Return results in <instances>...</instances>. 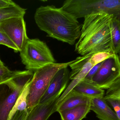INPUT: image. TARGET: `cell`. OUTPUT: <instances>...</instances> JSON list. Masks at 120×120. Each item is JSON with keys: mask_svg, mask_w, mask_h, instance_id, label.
I'll list each match as a JSON object with an SVG mask.
<instances>
[{"mask_svg": "<svg viewBox=\"0 0 120 120\" xmlns=\"http://www.w3.org/2000/svg\"><path fill=\"white\" fill-rule=\"evenodd\" d=\"M113 16V15L104 12L85 16L75 51L82 56H92L100 52L115 54L111 32Z\"/></svg>", "mask_w": 120, "mask_h": 120, "instance_id": "1", "label": "cell"}, {"mask_svg": "<svg viewBox=\"0 0 120 120\" xmlns=\"http://www.w3.org/2000/svg\"><path fill=\"white\" fill-rule=\"evenodd\" d=\"M34 18L39 28L49 37L73 45L80 36L82 25L61 8L40 6L36 10Z\"/></svg>", "mask_w": 120, "mask_h": 120, "instance_id": "2", "label": "cell"}, {"mask_svg": "<svg viewBox=\"0 0 120 120\" xmlns=\"http://www.w3.org/2000/svg\"><path fill=\"white\" fill-rule=\"evenodd\" d=\"M34 74L32 70H17L10 77L0 82V120H8L19 97Z\"/></svg>", "mask_w": 120, "mask_h": 120, "instance_id": "3", "label": "cell"}, {"mask_svg": "<svg viewBox=\"0 0 120 120\" xmlns=\"http://www.w3.org/2000/svg\"><path fill=\"white\" fill-rule=\"evenodd\" d=\"M73 61L50 64L34 72L27 98L28 111L39 103L56 73L62 68L68 67Z\"/></svg>", "mask_w": 120, "mask_h": 120, "instance_id": "4", "label": "cell"}, {"mask_svg": "<svg viewBox=\"0 0 120 120\" xmlns=\"http://www.w3.org/2000/svg\"><path fill=\"white\" fill-rule=\"evenodd\" d=\"M61 8L77 19L100 12L114 15L120 10V0H67Z\"/></svg>", "mask_w": 120, "mask_h": 120, "instance_id": "5", "label": "cell"}, {"mask_svg": "<svg viewBox=\"0 0 120 120\" xmlns=\"http://www.w3.org/2000/svg\"><path fill=\"white\" fill-rule=\"evenodd\" d=\"M20 53L22 63L28 70L34 72L46 66L56 63L46 44L39 39H29Z\"/></svg>", "mask_w": 120, "mask_h": 120, "instance_id": "6", "label": "cell"}, {"mask_svg": "<svg viewBox=\"0 0 120 120\" xmlns=\"http://www.w3.org/2000/svg\"><path fill=\"white\" fill-rule=\"evenodd\" d=\"M120 77V63L117 54H115L103 62L91 82L100 89L107 90Z\"/></svg>", "mask_w": 120, "mask_h": 120, "instance_id": "7", "label": "cell"}, {"mask_svg": "<svg viewBox=\"0 0 120 120\" xmlns=\"http://www.w3.org/2000/svg\"><path fill=\"white\" fill-rule=\"evenodd\" d=\"M0 30L8 36L17 47L22 50L29 40L26 33V23L24 17H16L0 22Z\"/></svg>", "mask_w": 120, "mask_h": 120, "instance_id": "8", "label": "cell"}, {"mask_svg": "<svg viewBox=\"0 0 120 120\" xmlns=\"http://www.w3.org/2000/svg\"><path fill=\"white\" fill-rule=\"evenodd\" d=\"M70 70L68 67L58 70L51 81L48 89L40 100L39 104H43L57 96H60L66 88L70 79Z\"/></svg>", "mask_w": 120, "mask_h": 120, "instance_id": "9", "label": "cell"}, {"mask_svg": "<svg viewBox=\"0 0 120 120\" xmlns=\"http://www.w3.org/2000/svg\"><path fill=\"white\" fill-rule=\"evenodd\" d=\"M60 96L55 97L48 102L39 104L29 111L25 120H47L56 112Z\"/></svg>", "mask_w": 120, "mask_h": 120, "instance_id": "10", "label": "cell"}, {"mask_svg": "<svg viewBox=\"0 0 120 120\" xmlns=\"http://www.w3.org/2000/svg\"><path fill=\"white\" fill-rule=\"evenodd\" d=\"M90 110L100 120H119L114 110L108 104L104 97L91 99Z\"/></svg>", "mask_w": 120, "mask_h": 120, "instance_id": "11", "label": "cell"}, {"mask_svg": "<svg viewBox=\"0 0 120 120\" xmlns=\"http://www.w3.org/2000/svg\"><path fill=\"white\" fill-rule=\"evenodd\" d=\"M91 99L72 89L66 96L57 104L56 112L70 109L80 105L91 104Z\"/></svg>", "mask_w": 120, "mask_h": 120, "instance_id": "12", "label": "cell"}, {"mask_svg": "<svg viewBox=\"0 0 120 120\" xmlns=\"http://www.w3.org/2000/svg\"><path fill=\"white\" fill-rule=\"evenodd\" d=\"M73 89L91 99L104 97L105 91L95 86L92 82L82 80Z\"/></svg>", "mask_w": 120, "mask_h": 120, "instance_id": "13", "label": "cell"}, {"mask_svg": "<svg viewBox=\"0 0 120 120\" xmlns=\"http://www.w3.org/2000/svg\"><path fill=\"white\" fill-rule=\"evenodd\" d=\"M90 105L91 104L80 105L59 113L62 120H82L91 110Z\"/></svg>", "mask_w": 120, "mask_h": 120, "instance_id": "14", "label": "cell"}, {"mask_svg": "<svg viewBox=\"0 0 120 120\" xmlns=\"http://www.w3.org/2000/svg\"><path fill=\"white\" fill-rule=\"evenodd\" d=\"M94 66V64L90 61V59L86 63L81 71L77 74L75 77L72 80V81L60 96L58 99V103H60L66 96V95L75 87V86L80 81L83 79L90 71L91 68Z\"/></svg>", "mask_w": 120, "mask_h": 120, "instance_id": "15", "label": "cell"}, {"mask_svg": "<svg viewBox=\"0 0 120 120\" xmlns=\"http://www.w3.org/2000/svg\"><path fill=\"white\" fill-rule=\"evenodd\" d=\"M26 11V9L15 3L8 6L0 8V22L12 18L24 17Z\"/></svg>", "mask_w": 120, "mask_h": 120, "instance_id": "16", "label": "cell"}, {"mask_svg": "<svg viewBox=\"0 0 120 120\" xmlns=\"http://www.w3.org/2000/svg\"><path fill=\"white\" fill-rule=\"evenodd\" d=\"M111 32L113 51L118 54L120 49V23L113 15L111 22Z\"/></svg>", "mask_w": 120, "mask_h": 120, "instance_id": "17", "label": "cell"}, {"mask_svg": "<svg viewBox=\"0 0 120 120\" xmlns=\"http://www.w3.org/2000/svg\"><path fill=\"white\" fill-rule=\"evenodd\" d=\"M31 81L25 86L19 97L14 108L10 113L8 120H10L17 111H22L27 110V98L29 91Z\"/></svg>", "mask_w": 120, "mask_h": 120, "instance_id": "18", "label": "cell"}, {"mask_svg": "<svg viewBox=\"0 0 120 120\" xmlns=\"http://www.w3.org/2000/svg\"><path fill=\"white\" fill-rule=\"evenodd\" d=\"M91 56L85 55L82 57H78L75 60H73L72 62L69 66L72 70L71 72L70 73V79L72 80L75 77L89 61Z\"/></svg>", "mask_w": 120, "mask_h": 120, "instance_id": "19", "label": "cell"}, {"mask_svg": "<svg viewBox=\"0 0 120 120\" xmlns=\"http://www.w3.org/2000/svg\"><path fill=\"white\" fill-rule=\"evenodd\" d=\"M104 98L105 99H110L113 100H120V77L107 89Z\"/></svg>", "mask_w": 120, "mask_h": 120, "instance_id": "20", "label": "cell"}, {"mask_svg": "<svg viewBox=\"0 0 120 120\" xmlns=\"http://www.w3.org/2000/svg\"><path fill=\"white\" fill-rule=\"evenodd\" d=\"M114 54H115L109 52H98L92 55L90 58V61L95 66L103 62Z\"/></svg>", "mask_w": 120, "mask_h": 120, "instance_id": "21", "label": "cell"}, {"mask_svg": "<svg viewBox=\"0 0 120 120\" xmlns=\"http://www.w3.org/2000/svg\"><path fill=\"white\" fill-rule=\"evenodd\" d=\"M0 44L4 45L13 49L15 52H19L18 49L15 44L9 39L5 33L0 30Z\"/></svg>", "mask_w": 120, "mask_h": 120, "instance_id": "22", "label": "cell"}, {"mask_svg": "<svg viewBox=\"0 0 120 120\" xmlns=\"http://www.w3.org/2000/svg\"><path fill=\"white\" fill-rule=\"evenodd\" d=\"M15 72V71L10 70L5 65L0 67V82L10 77Z\"/></svg>", "mask_w": 120, "mask_h": 120, "instance_id": "23", "label": "cell"}, {"mask_svg": "<svg viewBox=\"0 0 120 120\" xmlns=\"http://www.w3.org/2000/svg\"><path fill=\"white\" fill-rule=\"evenodd\" d=\"M103 62L94 66L90 70V71L88 73V74L86 75V77L83 79V80L91 82L92 78L95 75V74L97 73Z\"/></svg>", "mask_w": 120, "mask_h": 120, "instance_id": "24", "label": "cell"}, {"mask_svg": "<svg viewBox=\"0 0 120 120\" xmlns=\"http://www.w3.org/2000/svg\"><path fill=\"white\" fill-rule=\"evenodd\" d=\"M28 113L29 111L27 110L17 111L10 120H25Z\"/></svg>", "mask_w": 120, "mask_h": 120, "instance_id": "25", "label": "cell"}, {"mask_svg": "<svg viewBox=\"0 0 120 120\" xmlns=\"http://www.w3.org/2000/svg\"><path fill=\"white\" fill-rule=\"evenodd\" d=\"M14 3L11 0H0V8L8 6Z\"/></svg>", "mask_w": 120, "mask_h": 120, "instance_id": "26", "label": "cell"}, {"mask_svg": "<svg viewBox=\"0 0 120 120\" xmlns=\"http://www.w3.org/2000/svg\"><path fill=\"white\" fill-rule=\"evenodd\" d=\"M113 15L118 20L120 23V10L117 12L116 13H115Z\"/></svg>", "mask_w": 120, "mask_h": 120, "instance_id": "27", "label": "cell"}, {"mask_svg": "<svg viewBox=\"0 0 120 120\" xmlns=\"http://www.w3.org/2000/svg\"><path fill=\"white\" fill-rule=\"evenodd\" d=\"M4 65L3 63L1 60L0 59V67H2V66H3Z\"/></svg>", "mask_w": 120, "mask_h": 120, "instance_id": "28", "label": "cell"}, {"mask_svg": "<svg viewBox=\"0 0 120 120\" xmlns=\"http://www.w3.org/2000/svg\"><path fill=\"white\" fill-rule=\"evenodd\" d=\"M118 59H119V62L120 63V49L119 50V52H118Z\"/></svg>", "mask_w": 120, "mask_h": 120, "instance_id": "29", "label": "cell"}]
</instances>
